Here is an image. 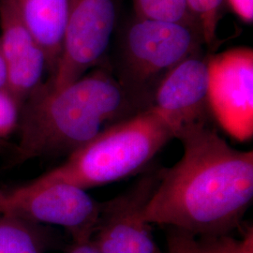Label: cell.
<instances>
[{"label":"cell","mask_w":253,"mask_h":253,"mask_svg":"<svg viewBox=\"0 0 253 253\" xmlns=\"http://www.w3.org/2000/svg\"><path fill=\"white\" fill-rule=\"evenodd\" d=\"M16 159L72 153L102 129L125 119V86L98 69L59 89L44 84L23 104ZM128 118V117H127Z\"/></svg>","instance_id":"7a4b0ae2"},{"label":"cell","mask_w":253,"mask_h":253,"mask_svg":"<svg viewBox=\"0 0 253 253\" xmlns=\"http://www.w3.org/2000/svg\"><path fill=\"white\" fill-rule=\"evenodd\" d=\"M235 14L246 23L253 21V0H227Z\"/></svg>","instance_id":"e0dca14e"},{"label":"cell","mask_w":253,"mask_h":253,"mask_svg":"<svg viewBox=\"0 0 253 253\" xmlns=\"http://www.w3.org/2000/svg\"><path fill=\"white\" fill-rule=\"evenodd\" d=\"M48 243L41 224L10 211L0 212V253H45Z\"/></svg>","instance_id":"7c38bea8"},{"label":"cell","mask_w":253,"mask_h":253,"mask_svg":"<svg viewBox=\"0 0 253 253\" xmlns=\"http://www.w3.org/2000/svg\"><path fill=\"white\" fill-rule=\"evenodd\" d=\"M7 198L6 211L37 224L62 227L74 242L92 238L101 210V203L92 198L86 190L66 183L35 190L20 187L7 194Z\"/></svg>","instance_id":"8992f818"},{"label":"cell","mask_w":253,"mask_h":253,"mask_svg":"<svg viewBox=\"0 0 253 253\" xmlns=\"http://www.w3.org/2000/svg\"><path fill=\"white\" fill-rule=\"evenodd\" d=\"M0 27L8 90L23 107L26 100L42 85V77L47 71L45 54L12 0H0Z\"/></svg>","instance_id":"30bf717a"},{"label":"cell","mask_w":253,"mask_h":253,"mask_svg":"<svg viewBox=\"0 0 253 253\" xmlns=\"http://www.w3.org/2000/svg\"><path fill=\"white\" fill-rule=\"evenodd\" d=\"M208 107L222 129L239 142L253 136V51L238 47L208 61Z\"/></svg>","instance_id":"5b68a950"},{"label":"cell","mask_w":253,"mask_h":253,"mask_svg":"<svg viewBox=\"0 0 253 253\" xmlns=\"http://www.w3.org/2000/svg\"><path fill=\"white\" fill-rule=\"evenodd\" d=\"M158 182L159 172H149L122 194L101 203L99 222L91 238L101 253L157 252L144 211Z\"/></svg>","instance_id":"ba28073f"},{"label":"cell","mask_w":253,"mask_h":253,"mask_svg":"<svg viewBox=\"0 0 253 253\" xmlns=\"http://www.w3.org/2000/svg\"><path fill=\"white\" fill-rule=\"evenodd\" d=\"M173 138L168 126L146 109L106 126L63 163L21 188L66 183L86 190L114 183L143 171Z\"/></svg>","instance_id":"3957f363"},{"label":"cell","mask_w":253,"mask_h":253,"mask_svg":"<svg viewBox=\"0 0 253 253\" xmlns=\"http://www.w3.org/2000/svg\"><path fill=\"white\" fill-rule=\"evenodd\" d=\"M208 92V61L192 55L165 73L148 109L175 138L183 128L206 122Z\"/></svg>","instance_id":"9c48e42d"},{"label":"cell","mask_w":253,"mask_h":253,"mask_svg":"<svg viewBox=\"0 0 253 253\" xmlns=\"http://www.w3.org/2000/svg\"><path fill=\"white\" fill-rule=\"evenodd\" d=\"M68 253H102L92 239L74 242Z\"/></svg>","instance_id":"ac0fdd59"},{"label":"cell","mask_w":253,"mask_h":253,"mask_svg":"<svg viewBox=\"0 0 253 253\" xmlns=\"http://www.w3.org/2000/svg\"><path fill=\"white\" fill-rule=\"evenodd\" d=\"M167 253H203L198 238L190 233L170 228L167 235Z\"/></svg>","instance_id":"2e32d148"},{"label":"cell","mask_w":253,"mask_h":253,"mask_svg":"<svg viewBox=\"0 0 253 253\" xmlns=\"http://www.w3.org/2000/svg\"><path fill=\"white\" fill-rule=\"evenodd\" d=\"M0 89H8V73L0 42Z\"/></svg>","instance_id":"d6986e66"},{"label":"cell","mask_w":253,"mask_h":253,"mask_svg":"<svg viewBox=\"0 0 253 253\" xmlns=\"http://www.w3.org/2000/svg\"><path fill=\"white\" fill-rule=\"evenodd\" d=\"M133 4L138 18L180 23L194 27L197 25L186 0H133Z\"/></svg>","instance_id":"4fadbf2b"},{"label":"cell","mask_w":253,"mask_h":253,"mask_svg":"<svg viewBox=\"0 0 253 253\" xmlns=\"http://www.w3.org/2000/svg\"><path fill=\"white\" fill-rule=\"evenodd\" d=\"M180 160L159 171L145 220L200 236L228 235L253 199V152L232 147L206 122L177 133Z\"/></svg>","instance_id":"6da1fadb"},{"label":"cell","mask_w":253,"mask_h":253,"mask_svg":"<svg viewBox=\"0 0 253 253\" xmlns=\"http://www.w3.org/2000/svg\"><path fill=\"white\" fill-rule=\"evenodd\" d=\"M163 253V252H162V251H160V250H159V249H158V250H157V252H156V253Z\"/></svg>","instance_id":"44dd1931"},{"label":"cell","mask_w":253,"mask_h":253,"mask_svg":"<svg viewBox=\"0 0 253 253\" xmlns=\"http://www.w3.org/2000/svg\"><path fill=\"white\" fill-rule=\"evenodd\" d=\"M194 28L180 23L137 19L126 32L124 47L131 83L144 85L194 55L197 44Z\"/></svg>","instance_id":"52a82bcc"},{"label":"cell","mask_w":253,"mask_h":253,"mask_svg":"<svg viewBox=\"0 0 253 253\" xmlns=\"http://www.w3.org/2000/svg\"><path fill=\"white\" fill-rule=\"evenodd\" d=\"M22 104L8 89H0V142L19 126Z\"/></svg>","instance_id":"9a60e30c"},{"label":"cell","mask_w":253,"mask_h":253,"mask_svg":"<svg viewBox=\"0 0 253 253\" xmlns=\"http://www.w3.org/2000/svg\"><path fill=\"white\" fill-rule=\"evenodd\" d=\"M116 20V0H69L62 52L46 86L62 88L97 66L110 44Z\"/></svg>","instance_id":"277c9868"},{"label":"cell","mask_w":253,"mask_h":253,"mask_svg":"<svg viewBox=\"0 0 253 253\" xmlns=\"http://www.w3.org/2000/svg\"><path fill=\"white\" fill-rule=\"evenodd\" d=\"M7 203H8L7 194L0 190V212H5L6 211Z\"/></svg>","instance_id":"ffe728a7"},{"label":"cell","mask_w":253,"mask_h":253,"mask_svg":"<svg viewBox=\"0 0 253 253\" xmlns=\"http://www.w3.org/2000/svg\"><path fill=\"white\" fill-rule=\"evenodd\" d=\"M224 0H186L188 8L196 20L202 39L213 45L217 39L219 14Z\"/></svg>","instance_id":"5bb4252c"},{"label":"cell","mask_w":253,"mask_h":253,"mask_svg":"<svg viewBox=\"0 0 253 253\" xmlns=\"http://www.w3.org/2000/svg\"><path fill=\"white\" fill-rule=\"evenodd\" d=\"M21 18L42 48L47 72L54 74L67 26L69 0H12Z\"/></svg>","instance_id":"8fae6325"}]
</instances>
